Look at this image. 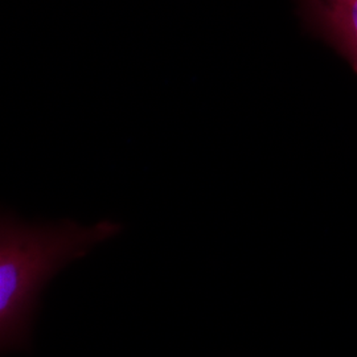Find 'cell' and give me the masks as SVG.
<instances>
[{
  "mask_svg": "<svg viewBox=\"0 0 357 357\" xmlns=\"http://www.w3.org/2000/svg\"><path fill=\"white\" fill-rule=\"evenodd\" d=\"M123 230L105 218L91 227L73 220L28 222L11 211L0 218V344L3 354L26 348L41 291L68 264Z\"/></svg>",
  "mask_w": 357,
  "mask_h": 357,
  "instance_id": "1",
  "label": "cell"
},
{
  "mask_svg": "<svg viewBox=\"0 0 357 357\" xmlns=\"http://www.w3.org/2000/svg\"><path fill=\"white\" fill-rule=\"evenodd\" d=\"M310 22L344 54L357 73V0H302Z\"/></svg>",
  "mask_w": 357,
  "mask_h": 357,
  "instance_id": "2",
  "label": "cell"
}]
</instances>
